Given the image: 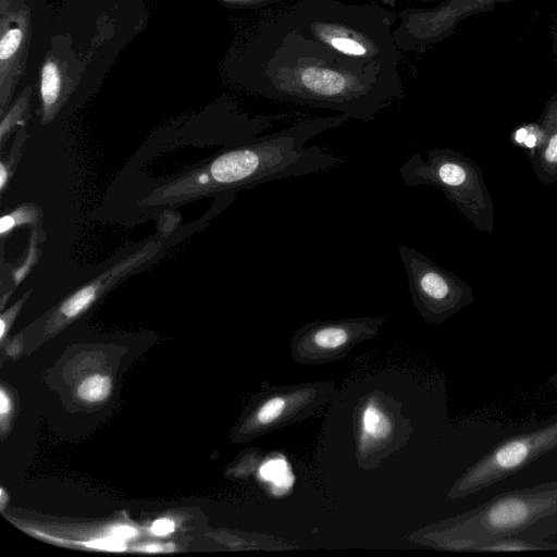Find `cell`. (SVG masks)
I'll return each mask as SVG.
<instances>
[{
  "label": "cell",
  "instance_id": "obj_7",
  "mask_svg": "<svg viewBox=\"0 0 557 557\" xmlns=\"http://www.w3.org/2000/svg\"><path fill=\"white\" fill-rule=\"evenodd\" d=\"M557 447V420L497 444L456 481L448 493L457 499L485 488Z\"/></svg>",
  "mask_w": 557,
  "mask_h": 557
},
{
  "label": "cell",
  "instance_id": "obj_20",
  "mask_svg": "<svg viewBox=\"0 0 557 557\" xmlns=\"http://www.w3.org/2000/svg\"><path fill=\"white\" fill-rule=\"evenodd\" d=\"M174 530H175L174 521L166 519V518H161V519L156 520L150 528L151 533L154 535H158V536L168 535V534L172 533Z\"/></svg>",
  "mask_w": 557,
  "mask_h": 557
},
{
  "label": "cell",
  "instance_id": "obj_2",
  "mask_svg": "<svg viewBox=\"0 0 557 557\" xmlns=\"http://www.w3.org/2000/svg\"><path fill=\"white\" fill-rule=\"evenodd\" d=\"M349 117L344 114L301 117L288 127L234 147L203 169L190 173L158 194L159 198L185 195L191 187L208 191L237 190L259 184L331 171L346 157L327 147L312 145L317 135L339 127Z\"/></svg>",
  "mask_w": 557,
  "mask_h": 557
},
{
  "label": "cell",
  "instance_id": "obj_15",
  "mask_svg": "<svg viewBox=\"0 0 557 557\" xmlns=\"http://www.w3.org/2000/svg\"><path fill=\"white\" fill-rule=\"evenodd\" d=\"M112 384L110 377L101 374H94L85 379L77 387V395L88 403L104 400L111 393Z\"/></svg>",
  "mask_w": 557,
  "mask_h": 557
},
{
  "label": "cell",
  "instance_id": "obj_21",
  "mask_svg": "<svg viewBox=\"0 0 557 557\" xmlns=\"http://www.w3.org/2000/svg\"><path fill=\"white\" fill-rule=\"evenodd\" d=\"M111 535L125 541L135 537L137 530L129 525H116L111 529Z\"/></svg>",
  "mask_w": 557,
  "mask_h": 557
},
{
  "label": "cell",
  "instance_id": "obj_6",
  "mask_svg": "<svg viewBox=\"0 0 557 557\" xmlns=\"http://www.w3.org/2000/svg\"><path fill=\"white\" fill-rule=\"evenodd\" d=\"M411 300L429 324H440L474 301L472 287L428 256L397 244Z\"/></svg>",
  "mask_w": 557,
  "mask_h": 557
},
{
  "label": "cell",
  "instance_id": "obj_8",
  "mask_svg": "<svg viewBox=\"0 0 557 557\" xmlns=\"http://www.w3.org/2000/svg\"><path fill=\"white\" fill-rule=\"evenodd\" d=\"M383 322L382 317L310 322L296 332L293 347L302 355L308 352L310 357H334L374 336Z\"/></svg>",
  "mask_w": 557,
  "mask_h": 557
},
{
  "label": "cell",
  "instance_id": "obj_11",
  "mask_svg": "<svg viewBox=\"0 0 557 557\" xmlns=\"http://www.w3.org/2000/svg\"><path fill=\"white\" fill-rule=\"evenodd\" d=\"M310 392L312 391L296 389L270 395L255 413L257 426L265 429L283 423L284 419L290 418L296 410L308 403Z\"/></svg>",
  "mask_w": 557,
  "mask_h": 557
},
{
  "label": "cell",
  "instance_id": "obj_16",
  "mask_svg": "<svg viewBox=\"0 0 557 557\" xmlns=\"http://www.w3.org/2000/svg\"><path fill=\"white\" fill-rule=\"evenodd\" d=\"M41 98L47 108L53 106L60 95V74L57 65L48 62L41 72Z\"/></svg>",
  "mask_w": 557,
  "mask_h": 557
},
{
  "label": "cell",
  "instance_id": "obj_14",
  "mask_svg": "<svg viewBox=\"0 0 557 557\" xmlns=\"http://www.w3.org/2000/svg\"><path fill=\"white\" fill-rule=\"evenodd\" d=\"M557 544H550L545 541L533 542L517 537H502L484 542L478 545L473 552H518V550H542L556 549Z\"/></svg>",
  "mask_w": 557,
  "mask_h": 557
},
{
  "label": "cell",
  "instance_id": "obj_25",
  "mask_svg": "<svg viewBox=\"0 0 557 557\" xmlns=\"http://www.w3.org/2000/svg\"><path fill=\"white\" fill-rule=\"evenodd\" d=\"M140 549L147 550V552H157V550H160L161 547L159 545H147V546L141 547Z\"/></svg>",
  "mask_w": 557,
  "mask_h": 557
},
{
  "label": "cell",
  "instance_id": "obj_5",
  "mask_svg": "<svg viewBox=\"0 0 557 557\" xmlns=\"http://www.w3.org/2000/svg\"><path fill=\"white\" fill-rule=\"evenodd\" d=\"M398 173L408 187L431 185L442 190L478 231L494 230V202L482 171L461 152L433 148L425 160L419 152H412Z\"/></svg>",
  "mask_w": 557,
  "mask_h": 557
},
{
  "label": "cell",
  "instance_id": "obj_22",
  "mask_svg": "<svg viewBox=\"0 0 557 557\" xmlns=\"http://www.w3.org/2000/svg\"><path fill=\"white\" fill-rule=\"evenodd\" d=\"M11 410V401L3 389L0 392V413L4 417Z\"/></svg>",
  "mask_w": 557,
  "mask_h": 557
},
{
  "label": "cell",
  "instance_id": "obj_9",
  "mask_svg": "<svg viewBox=\"0 0 557 557\" xmlns=\"http://www.w3.org/2000/svg\"><path fill=\"white\" fill-rule=\"evenodd\" d=\"M157 249L158 247L154 243H149L140 251L128 256V258L110 268L95 281L65 299L60 307V312L69 319L77 317L97 299L100 293L111 287L133 269L145 262Z\"/></svg>",
  "mask_w": 557,
  "mask_h": 557
},
{
  "label": "cell",
  "instance_id": "obj_17",
  "mask_svg": "<svg viewBox=\"0 0 557 557\" xmlns=\"http://www.w3.org/2000/svg\"><path fill=\"white\" fill-rule=\"evenodd\" d=\"M37 219V209L33 206H23L17 210L4 215L0 220V233L4 235L16 225L23 223H35Z\"/></svg>",
  "mask_w": 557,
  "mask_h": 557
},
{
  "label": "cell",
  "instance_id": "obj_12",
  "mask_svg": "<svg viewBox=\"0 0 557 557\" xmlns=\"http://www.w3.org/2000/svg\"><path fill=\"white\" fill-rule=\"evenodd\" d=\"M361 444H379L387 441L393 434V421L387 412L375 401L366 404L361 411Z\"/></svg>",
  "mask_w": 557,
  "mask_h": 557
},
{
  "label": "cell",
  "instance_id": "obj_4",
  "mask_svg": "<svg viewBox=\"0 0 557 557\" xmlns=\"http://www.w3.org/2000/svg\"><path fill=\"white\" fill-rule=\"evenodd\" d=\"M286 11L310 36L337 51L399 70V49L393 38L396 12L377 3L339 0H297Z\"/></svg>",
  "mask_w": 557,
  "mask_h": 557
},
{
  "label": "cell",
  "instance_id": "obj_19",
  "mask_svg": "<svg viewBox=\"0 0 557 557\" xmlns=\"http://www.w3.org/2000/svg\"><path fill=\"white\" fill-rule=\"evenodd\" d=\"M84 545L89 548L110 550V552H122V550H125V548H126L125 541L121 540L114 535L94 539L91 541L85 542Z\"/></svg>",
  "mask_w": 557,
  "mask_h": 557
},
{
  "label": "cell",
  "instance_id": "obj_13",
  "mask_svg": "<svg viewBox=\"0 0 557 557\" xmlns=\"http://www.w3.org/2000/svg\"><path fill=\"white\" fill-rule=\"evenodd\" d=\"M510 140L521 148L531 161L544 145L545 129L541 123L523 124L511 132Z\"/></svg>",
  "mask_w": 557,
  "mask_h": 557
},
{
  "label": "cell",
  "instance_id": "obj_24",
  "mask_svg": "<svg viewBox=\"0 0 557 557\" xmlns=\"http://www.w3.org/2000/svg\"><path fill=\"white\" fill-rule=\"evenodd\" d=\"M385 5L394 8L400 1H431V0H381Z\"/></svg>",
  "mask_w": 557,
  "mask_h": 557
},
{
  "label": "cell",
  "instance_id": "obj_1",
  "mask_svg": "<svg viewBox=\"0 0 557 557\" xmlns=\"http://www.w3.org/2000/svg\"><path fill=\"white\" fill-rule=\"evenodd\" d=\"M251 46L249 86L273 101L371 122L405 95L399 70L337 51L286 10L258 26Z\"/></svg>",
  "mask_w": 557,
  "mask_h": 557
},
{
  "label": "cell",
  "instance_id": "obj_18",
  "mask_svg": "<svg viewBox=\"0 0 557 557\" xmlns=\"http://www.w3.org/2000/svg\"><path fill=\"white\" fill-rule=\"evenodd\" d=\"M22 40V32L18 28L10 29L2 37L0 42V58L1 60H7L18 48Z\"/></svg>",
  "mask_w": 557,
  "mask_h": 557
},
{
  "label": "cell",
  "instance_id": "obj_3",
  "mask_svg": "<svg viewBox=\"0 0 557 557\" xmlns=\"http://www.w3.org/2000/svg\"><path fill=\"white\" fill-rule=\"evenodd\" d=\"M557 534V480L507 492L460 515L436 532L446 549H473L502 537L543 542Z\"/></svg>",
  "mask_w": 557,
  "mask_h": 557
},
{
  "label": "cell",
  "instance_id": "obj_23",
  "mask_svg": "<svg viewBox=\"0 0 557 557\" xmlns=\"http://www.w3.org/2000/svg\"><path fill=\"white\" fill-rule=\"evenodd\" d=\"M9 172L3 162L0 164V188L3 189L8 181Z\"/></svg>",
  "mask_w": 557,
  "mask_h": 557
},
{
  "label": "cell",
  "instance_id": "obj_26",
  "mask_svg": "<svg viewBox=\"0 0 557 557\" xmlns=\"http://www.w3.org/2000/svg\"><path fill=\"white\" fill-rule=\"evenodd\" d=\"M549 383L554 386V387H557V372L549 379Z\"/></svg>",
  "mask_w": 557,
  "mask_h": 557
},
{
  "label": "cell",
  "instance_id": "obj_10",
  "mask_svg": "<svg viewBox=\"0 0 557 557\" xmlns=\"http://www.w3.org/2000/svg\"><path fill=\"white\" fill-rule=\"evenodd\" d=\"M540 123L545 129V141L531 164L536 178L553 186L557 182V100L549 103Z\"/></svg>",
  "mask_w": 557,
  "mask_h": 557
}]
</instances>
